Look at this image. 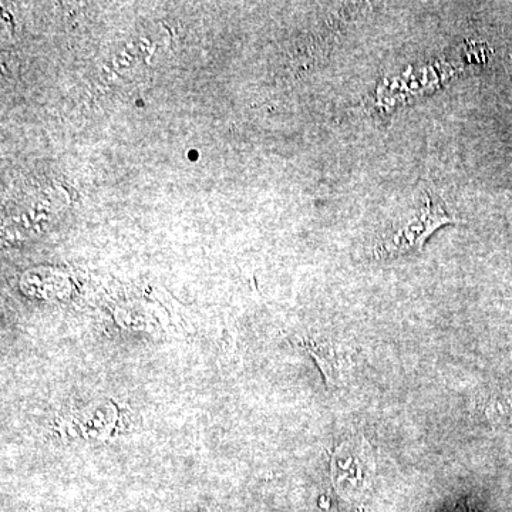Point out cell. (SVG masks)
Wrapping results in <instances>:
<instances>
[{
	"instance_id": "1",
	"label": "cell",
	"mask_w": 512,
	"mask_h": 512,
	"mask_svg": "<svg viewBox=\"0 0 512 512\" xmlns=\"http://www.w3.org/2000/svg\"><path fill=\"white\" fill-rule=\"evenodd\" d=\"M446 224H456L453 215L448 214L439 195L426 191V207L421 208L419 214L409 222L396 225L386 235L379 252L382 255H399L406 252L420 251L426 244L427 238L437 228Z\"/></svg>"
},
{
	"instance_id": "2",
	"label": "cell",
	"mask_w": 512,
	"mask_h": 512,
	"mask_svg": "<svg viewBox=\"0 0 512 512\" xmlns=\"http://www.w3.org/2000/svg\"><path fill=\"white\" fill-rule=\"evenodd\" d=\"M370 478V466L365 463V456L352 446L339 450L335 457V481L339 491L353 495H362Z\"/></svg>"
}]
</instances>
